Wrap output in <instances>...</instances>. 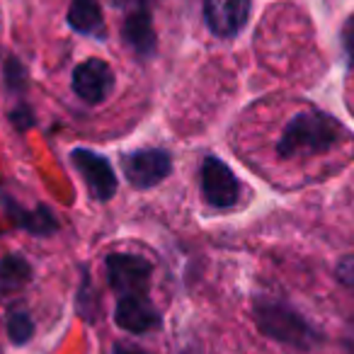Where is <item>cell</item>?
Instances as JSON below:
<instances>
[{
    "instance_id": "9",
    "label": "cell",
    "mask_w": 354,
    "mask_h": 354,
    "mask_svg": "<svg viewBox=\"0 0 354 354\" xmlns=\"http://www.w3.org/2000/svg\"><path fill=\"white\" fill-rule=\"evenodd\" d=\"M114 323L127 333L143 335L160 325V313L148 299V294L119 296L117 308H114Z\"/></svg>"
},
{
    "instance_id": "14",
    "label": "cell",
    "mask_w": 354,
    "mask_h": 354,
    "mask_svg": "<svg viewBox=\"0 0 354 354\" xmlns=\"http://www.w3.org/2000/svg\"><path fill=\"white\" fill-rule=\"evenodd\" d=\"M35 335V320L27 310H12L8 315V337L12 344H27Z\"/></svg>"
},
{
    "instance_id": "17",
    "label": "cell",
    "mask_w": 354,
    "mask_h": 354,
    "mask_svg": "<svg viewBox=\"0 0 354 354\" xmlns=\"http://www.w3.org/2000/svg\"><path fill=\"white\" fill-rule=\"evenodd\" d=\"M342 46H344V51H347L349 59L354 61V15L349 17L342 27Z\"/></svg>"
},
{
    "instance_id": "3",
    "label": "cell",
    "mask_w": 354,
    "mask_h": 354,
    "mask_svg": "<svg viewBox=\"0 0 354 354\" xmlns=\"http://www.w3.org/2000/svg\"><path fill=\"white\" fill-rule=\"evenodd\" d=\"M122 170L136 189H148L160 185L170 175L172 158L162 148H138L122 158Z\"/></svg>"
},
{
    "instance_id": "19",
    "label": "cell",
    "mask_w": 354,
    "mask_h": 354,
    "mask_svg": "<svg viewBox=\"0 0 354 354\" xmlns=\"http://www.w3.org/2000/svg\"><path fill=\"white\" fill-rule=\"evenodd\" d=\"M109 354H148V352L141 347H136V344H131V342H117Z\"/></svg>"
},
{
    "instance_id": "15",
    "label": "cell",
    "mask_w": 354,
    "mask_h": 354,
    "mask_svg": "<svg viewBox=\"0 0 354 354\" xmlns=\"http://www.w3.org/2000/svg\"><path fill=\"white\" fill-rule=\"evenodd\" d=\"M6 85L12 90V93H22L27 88V71L25 66L17 59H8L6 61Z\"/></svg>"
},
{
    "instance_id": "11",
    "label": "cell",
    "mask_w": 354,
    "mask_h": 354,
    "mask_svg": "<svg viewBox=\"0 0 354 354\" xmlns=\"http://www.w3.org/2000/svg\"><path fill=\"white\" fill-rule=\"evenodd\" d=\"M0 204H3V212L22 228V231L32 233V236H51V233L59 228L56 216L51 214V209L37 207V209H22L10 194L0 192Z\"/></svg>"
},
{
    "instance_id": "7",
    "label": "cell",
    "mask_w": 354,
    "mask_h": 354,
    "mask_svg": "<svg viewBox=\"0 0 354 354\" xmlns=\"http://www.w3.org/2000/svg\"><path fill=\"white\" fill-rule=\"evenodd\" d=\"M252 0H204L207 27L221 39L238 37L250 20Z\"/></svg>"
},
{
    "instance_id": "12",
    "label": "cell",
    "mask_w": 354,
    "mask_h": 354,
    "mask_svg": "<svg viewBox=\"0 0 354 354\" xmlns=\"http://www.w3.org/2000/svg\"><path fill=\"white\" fill-rule=\"evenodd\" d=\"M68 25L78 35L104 39V15L100 0H73L68 8Z\"/></svg>"
},
{
    "instance_id": "2",
    "label": "cell",
    "mask_w": 354,
    "mask_h": 354,
    "mask_svg": "<svg viewBox=\"0 0 354 354\" xmlns=\"http://www.w3.org/2000/svg\"><path fill=\"white\" fill-rule=\"evenodd\" d=\"M255 323L267 337L286 344V347L308 352L320 342V335L299 310L274 299H257L252 306Z\"/></svg>"
},
{
    "instance_id": "4",
    "label": "cell",
    "mask_w": 354,
    "mask_h": 354,
    "mask_svg": "<svg viewBox=\"0 0 354 354\" xmlns=\"http://www.w3.org/2000/svg\"><path fill=\"white\" fill-rule=\"evenodd\" d=\"M151 262L131 252H112L107 255V277L109 286L117 296L148 294L151 286Z\"/></svg>"
},
{
    "instance_id": "1",
    "label": "cell",
    "mask_w": 354,
    "mask_h": 354,
    "mask_svg": "<svg viewBox=\"0 0 354 354\" xmlns=\"http://www.w3.org/2000/svg\"><path fill=\"white\" fill-rule=\"evenodd\" d=\"M344 136H347V131L333 114L315 107H306L286 122L284 131L277 141V156L284 160L323 156V153L337 148Z\"/></svg>"
},
{
    "instance_id": "20",
    "label": "cell",
    "mask_w": 354,
    "mask_h": 354,
    "mask_svg": "<svg viewBox=\"0 0 354 354\" xmlns=\"http://www.w3.org/2000/svg\"><path fill=\"white\" fill-rule=\"evenodd\" d=\"M117 3L119 6H127V3H131L133 6V3H136V8H146V3H141V0H117Z\"/></svg>"
},
{
    "instance_id": "18",
    "label": "cell",
    "mask_w": 354,
    "mask_h": 354,
    "mask_svg": "<svg viewBox=\"0 0 354 354\" xmlns=\"http://www.w3.org/2000/svg\"><path fill=\"white\" fill-rule=\"evenodd\" d=\"M10 117H12V124H15V127L20 129V131H25V129H30L32 124H35V114H32L27 107L15 109V112H12Z\"/></svg>"
},
{
    "instance_id": "13",
    "label": "cell",
    "mask_w": 354,
    "mask_h": 354,
    "mask_svg": "<svg viewBox=\"0 0 354 354\" xmlns=\"http://www.w3.org/2000/svg\"><path fill=\"white\" fill-rule=\"evenodd\" d=\"M32 279V267L25 257L6 255L0 257V294L17 291Z\"/></svg>"
},
{
    "instance_id": "5",
    "label": "cell",
    "mask_w": 354,
    "mask_h": 354,
    "mask_svg": "<svg viewBox=\"0 0 354 354\" xmlns=\"http://www.w3.org/2000/svg\"><path fill=\"white\" fill-rule=\"evenodd\" d=\"M71 162L80 172L83 183L88 185L90 194L100 202H109L117 192V177L114 167L102 153L88 151V148H75L71 153Z\"/></svg>"
},
{
    "instance_id": "6",
    "label": "cell",
    "mask_w": 354,
    "mask_h": 354,
    "mask_svg": "<svg viewBox=\"0 0 354 354\" xmlns=\"http://www.w3.org/2000/svg\"><path fill=\"white\" fill-rule=\"evenodd\" d=\"M202 192L214 209H231L238 202L241 183L221 158L207 156L202 162Z\"/></svg>"
},
{
    "instance_id": "10",
    "label": "cell",
    "mask_w": 354,
    "mask_h": 354,
    "mask_svg": "<svg viewBox=\"0 0 354 354\" xmlns=\"http://www.w3.org/2000/svg\"><path fill=\"white\" fill-rule=\"evenodd\" d=\"M122 37L138 59L146 61L156 54V30H153V17L148 8H133L129 12L122 27Z\"/></svg>"
},
{
    "instance_id": "16",
    "label": "cell",
    "mask_w": 354,
    "mask_h": 354,
    "mask_svg": "<svg viewBox=\"0 0 354 354\" xmlns=\"http://www.w3.org/2000/svg\"><path fill=\"white\" fill-rule=\"evenodd\" d=\"M337 279L342 286H347L349 291L354 294V255H347L337 262Z\"/></svg>"
},
{
    "instance_id": "8",
    "label": "cell",
    "mask_w": 354,
    "mask_h": 354,
    "mask_svg": "<svg viewBox=\"0 0 354 354\" xmlns=\"http://www.w3.org/2000/svg\"><path fill=\"white\" fill-rule=\"evenodd\" d=\"M114 90V71L109 68L107 61L88 59L73 71V93L83 102L100 104L112 95Z\"/></svg>"
}]
</instances>
